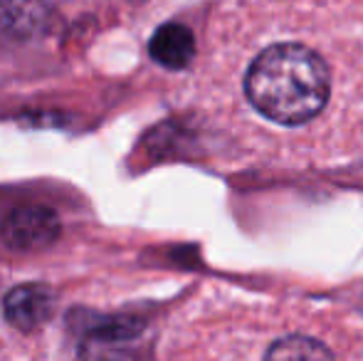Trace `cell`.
Masks as SVG:
<instances>
[{"label": "cell", "mask_w": 363, "mask_h": 361, "mask_svg": "<svg viewBox=\"0 0 363 361\" xmlns=\"http://www.w3.org/2000/svg\"><path fill=\"white\" fill-rule=\"evenodd\" d=\"M48 0H0V33L15 40H28L48 28Z\"/></svg>", "instance_id": "277c9868"}, {"label": "cell", "mask_w": 363, "mask_h": 361, "mask_svg": "<svg viewBox=\"0 0 363 361\" xmlns=\"http://www.w3.org/2000/svg\"><path fill=\"white\" fill-rule=\"evenodd\" d=\"M60 231H62V226H60V218L52 208L23 206L15 208L5 218L3 228H0V238L10 250L33 252L52 245L60 238Z\"/></svg>", "instance_id": "7a4b0ae2"}, {"label": "cell", "mask_w": 363, "mask_h": 361, "mask_svg": "<svg viewBox=\"0 0 363 361\" xmlns=\"http://www.w3.org/2000/svg\"><path fill=\"white\" fill-rule=\"evenodd\" d=\"M148 52L161 67L183 70L191 65L193 55H196V40L186 25L166 23L153 33L151 43H148Z\"/></svg>", "instance_id": "5b68a950"}, {"label": "cell", "mask_w": 363, "mask_h": 361, "mask_svg": "<svg viewBox=\"0 0 363 361\" xmlns=\"http://www.w3.org/2000/svg\"><path fill=\"white\" fill-rule=\"evenodd\" d=\"M55 312V292L48 284H18L3 299V314L8 324L23 332L43 327Z\"/></svg>", "instance_id": "3957f363"}, {"label": "cell", "mask_w": 363, "mask_h": 361, "mask_svg": "<svg viewBox=\"0 0 363 361\" xmlns=\"http://www.w3.org/2000/svg\"><path fill=\"white\" fill-rule=\"evenodd\" d=\"M264 361H331V352L321 342L301 334L282 337L267 349Z\"/></svg>", "instance_id": "8992f818"}, {"label": "cell", "mask_w": 363, "mask_h": 361, "mask_svg": "<svg viewBox=\"0 0 363 361\" xmlns=\"http://www.w3.org/2000/svg\"><path fill=\"white\" fill-rule=\"evenodd\" d=\"M245 94L267 119L287 126L304 124L329 99V67L304 45H272L250 65Z\"/></svg>", "instance_id": "6da1fadb"}]
</instances>
